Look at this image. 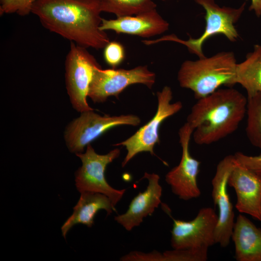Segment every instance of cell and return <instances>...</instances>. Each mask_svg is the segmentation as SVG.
I'll return each instance as SVG.
<instances>
[{
  "instance_id": "6da1fadb",
  "label": "cell",
  "mask_w": 261,
  "mask_h": 261,
  "mask_svg": "<svg viewBox=\"0 0 261 261\" xmlns=\"http://www.w3.org/2000/svg\"><path fill=\"white\" fill-rule=\"evenodd\" d=\"M102 0H37L31 13L42 25L86 48H104L110 42L100 29Z\"/></svg>"
},
{
  "instance_id": "7a4b0ae2",
  "label": "cell",
  "mask_w": 261,
  "mask_h": 261,
  "mask_svg": "<svg viewBox=\"0 0 261 261\" xmlns=\"http://www.w3.org/2000/svg\"><path fill=\"white\" fill-rule=\"evenodd\" d=\"M187 122L198 145H209L232 133L246 114L247 99L232 88L218 89L197 100Z\"/></svg>"
},
{
  "instance_id": "3957f363",
  "label": "cell",
  "mask_w": 261,
  "mask_h": 261,
  "mask_svg": "<svg viewBox=\"0 0 261 261\" xmlns=\"http://www.w3.org/2000/svg\"><path fill=\"white\" fill-rule=\"evenodd\" d=\"M236 60L232 52H221L209 58L185 60L177 73L179 85L192 91L198 100L222 86L235 84Z\"/></svg>"
},
{
  "instance_id": "277c9868",
  "label": "cell",
  "mask_w": 261,
  "mask_h": 261,
  "mask_svg": "<svg viewBox=\"0 0 261 261\" xmlns=\"http://www.w3.org/2000/svg\"><path fill=\"white\" fill-rule=\"evenodd\" d=\"M206 11L205 19L206 26L203 33L198 38L190 37L188 40H183L174 34L164 36L154 40H144L142 42L149 45L163 41H172L185 45L189 52L196 55L199 58L205 57L202 46L206 40L217 34L224 35L229 41L235 42L239 37L234 24L239 19L246 5L245 2L237 9L223 6L220 7L214 0H194Z\"/></svg>"
},
{
  "instance_id": "5b68a950",
  "label": "cell",
  "mask_w": 261,
  "mask_h": 261,
  "mask_svg": "<svg viewBox=\"0 0 261 261\" xmlns=\"http://www.w3.org/2000/svg\"><path fill=\"white\" fill-rule=\"evenodd\" d=\"M65 67L66 88L73 107L81 113L93 110L87 98L93 75L101 66L87 48L71 42Z\"/></svg>"
},
{
  "instance_id": "8992f818",
  "label": "cell",
  "mask_w": 261,
  "mask_h": 261,
  "mask_svg": "<svg viewBox=\"0 0 261 261\" xmlns=\"http://www.w3.org/2000/svg\"><path fill=\"white\" fill-rule=\"evenodd\" d=\"M120 154L119 148H115L106 154H97L90 144L87 146L84 153L76 154L82 161V166L75 173V186L80 193L92 192L107 196L113 207L121 200L126 189H117L111 187L105 179L104 172L107 166Z\"/></svg>"
},
{
  "instance_id": "52a82bcc",
  "label": "cell",
  "mask_w": 261,
  "mask_h": 261,
  "mask_svg": "<svg viewBox=\"0 0 261 261\" xmlns=\"http://www.w3.org/2000/svg\"><path fill=\"white\" fill-rule=\"evenodd\" d=\"M141 123L135 115L102 116L93 110L81 113L67 127L64 138L69 150L75 154L82 153L84 148L108 130L120 125L137 126Z\"/></svg>"
},
{
  "instance_id": "ba28073f",
  "label": "cell",
  "mask_w": 261,
  "mask_h": 261,
  "mask_svg": "<svg viewBox=\"0 0 261 261\" xmlns=\"http://www.w3.org/2000/svg\"><path fill=\"white\" fill-rule=\"evenodd\" d=\"M158 107L154 117L140 128L134 134L124 141L115 145L126 147L127 154L122 162L124 167L137 154L148 152L155 155L154 148L160 143L159 129L168 117L173 116L183 107L180 101L172 103L173 92L170 87L165 86L161 91L157 93Z\"/></svg>"
},
{
  "instance_id": "9c48e42d",
  "label": "cell",
  "mask_w": 261,
  "mask_h": 261,
  "mask_svg": "<svg viewBox=\"0 0 261 261\" xmlns=\"http://www.w3.org/2000/svg\"><path fill=\"white\" fill-rule=\"evenodd\" d=\"M156 80L155 73L147 66L134 68L96 70L89 86L88 97L94 102H103L110 96L118 95L130 85L141 84L151 88Z\"/></svg>"
},
{
  "instance_id": "30bf717a",
  "label": "cell",
  "mask_w": 261,
  "mask_h": 261,
  "mask_svg": "<svg viewBox=\"0 0 261 261\" xmlns=\"http://www.w3.org/2000/svg\"><path fill=\"white\" fill-rule=\"evenodd\" d=\"M172 219L171 244L173 249L208 248L216 244L218 215L212 208L200 209L191 220Z\"/></svg>"
},
{
  "instance_id": "8fae6325",
  "label": "cell",
  "mask_w": 261,
  "mask_h": 261,
  "mask_svg": "<svg viewBox=\"0 0 261 261\" xmlns=\"http://www.w3.org/2000/svg\"><path fill=\"white\" fill-rule=\"evenodd\" d=\"M194 129L187 122L179 130L182 156L179 164L165 175V181L173 193L185 201L198 198L201 192L197 178L201 162L191 155L189 143Z\"/></svg>"
},
{
  "instance_id": "7c38bea8",
  "label": "cell",
  "mask_w": 261,
  "mask_h": 261,
  "mask_svg": "<svg viewBox=\"0 0 261 261\" xmlns=\"http://www.w3.org/2000/svg\"><path fill=\"white\" fill-rule=\"evenodd\" d=\"M235 164L233 155L224 157L217 165L211 181L212 197L218 210L216 244L224 248L230 244L235 223L233 206L227 189L228 177Z\"/></svg>"
},
{
  "instance_id": "4fadbf2b",
  "label": "cell",
  "mask_w": 261,
  "mask_h": 261,
  "mask_svg": "<svg viewBox=\"0 0 261 261\" xmlns=\"http://www.w3.org/2000/svg\"><path fill=\"white\" fill-rule=\"evenodd\" d=\"M228 184L235 191L237 211L261 222V175L235 161Z\"/></svg>"
},
{
  "instance_id": "5bb4252c",
  "label": "cell",
  "mask_w": 261,
  "mask_h": 261,
  "mask_svg": "<svg viewBox=\"0 0 261 261\" xmlns=\"http://www.w3.org/2000/svg\"><path fill=\"white\" fill-rule=\"evenodd\" d=\"M143 178L148 181L146 189L133 198L125 213L115 217V221L128 231L139 226L144 218L151 215L161 203L162 189L159 183V175L145 172Z\"/></svg>"
},
{
  "instance_id": "9a60e30c",
  "label": "cell",
  "mask_w": 261,
  "mask_h": 261,
  "mask_svg": "<svg viewBox=\"0 0 261 261\" xmlns=\"http://www.w3.org/2000/svg\"><path fill=\"white\" fill-rule=\"evenodd\" d=\"M169 27L154 9L138 14L116 17L115 19H102L100 29L111 30L117 34L123 33L149 38L166 31Z\"/></svg>"
},
{
  "instance_id": "2e32d148",
  "label": "cell",
  "mask_w": 261,
  "mask_h": 261,
  "mask_svg": "<svg viewBox=\"0 0 261 261\" xmlns=\"http://www.w3.org/2000/svg\"><path fill=\"white\" fill-rule=\"evenodd\" d=\"M237 261H261V229L245 216L239 215L231 237Z\"/></svg>"
},
{
  "instance_id": "e0dca14e",
  "label": "cell",
  "mask_w": 261,
  "mask_h": 261,
  "mask_svg": "<svg viewBox=\"0 0 261 261\" xmlns=\"http://www.w3.org/2000/svg\"><path fill=\"white\" fill-rule=\"evenodd\" d=\"M72 214L61 228L62 236L65 238L69 231L75 225L82 224L90 228L94 218L100 210H104L107 215L116 211L110 199L105 195L97 192H83L73 207Z\"/></svg>"
},
{
  "instance_id": "ac0fdd59",
  "label": "cell",
  "mask_w": 261,
  "mask_h": 261,
  "mask_svg": "<svg viewBox=\"0 0 261 261\" xmlns=\"http://www.w3.org/2000/svg\"><path fill=\"white\" fill-rule=\"evenodd\" d=\"M235 82L246 89L247 97L261 92V44L254 45L245 59L237 64Z\"/></svg>"
},
{
  "instance_id": "d6986e66",
  "label": "cell",
  "mask_w": 261,
  "mask_h": 261,
  "mask_svg": "<svg viewBox=\"0 0 261 261\" xmlns=\"http://www.w3.org/2000/svg\"><path fill=\"white\" fill-rule=\"evenodd\" d=\"M208 248L173 249L163 253L154 251L149 253L139 251V261H205L208 258Z\"/></svg>"
},
{
  "instance_id": "ffe728a7",
  "label": "cell",
  "mask_w": 261,
  "mask_h": 261,
  "mask_svg": "<svg viewBox=\"0 0 261 261\" xmlns=\"http://www.w3.org/2000/svg\"><path fill=\"white\" fill-rule=\"evenodd\" d=\"M156 7L153 0H102L101 5L102 12L115 14L116 17L138 14Z\"/></svg>"
},
{
  "instance_id": "44dd1931",
  "label": "cell",
  "mask_w": 261,
  "mask_h": 261,
  "mask_svg": "<svg viewBox=\"0 0 261 261\" xmlns=\"http://www.w3.org/2000/svg\"><path fill=\"white\" fill-rule=\"evenodd\" d=\"M247 99L246 134L251 144L261 150V92Z\"/></svg>"
},
{
  "instance_id": "7402d4cb",
  "label": "cell",
  "mask_w": 261,
  "mask_h": 261,
  "mask_svg": "<svg viewBox=\"0 0 261 261\" xmlns=\"http://www.w3.org/2000/svg\"><path fill=\"white\" fill-rule=\"evenodd\" d=\"M37 0H0V13H16L25 16L31 13L33 4Z\"/></svg>"
},
{
  "instance_id": "603a6c76",
  "label": "cell",
  "mask_w": 261,
  "mask_h": 261,
  "mask_svg": "<svg viewBox=\"0 0 261 261\" xmlns=\"http://www.w3.org/2000/svg\"><path fill=\"white\" fill-rule=\"evenodd\" d=\"M103 57L106 63L114 68L124 60L125 57L124 48L119 42H109L104 48Z\"/></svg>"
},
{
  "instance_id": "cb8c5ba5",
  "label": "cell",
  "mask_w": 261,
  "mask_h": 261,
  "mask_svg": "<svg viewBox=\"0 0 261 261\" xmlns=\"http://www.w3.org/2000/svg\"><path fill=\"white\" fill-rule=\"evenodd\" d=\"M233 156L236 163L261 175V154L249 156L238 152Z\"/></svg>"
},
{
  "instance_id": "d4e9b609",
  "label": "cell",
  "mask_w": 261,
  "mask_h": 261,
  "mask_svg": "<svg viewBox=\"0 0 261 261\" xmlns=\"http://www.w3.org/2000/svg\"><path fill=\"white\" fill-rule=\"evenodd\" d=\"M251 3L249 10L253 11L257 17L261 15V0H251Z\"/></svg>"
}]
</instances>
